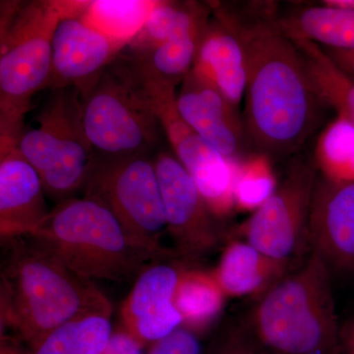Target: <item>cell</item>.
<instances>
[{"label": "cell", "mask_w": 354, "mask_h": 354, "mask_svg": "<svg viewBox=\"0 0 354 354\" xmlns=\"http://www.w3.org/2000/svg\"><path fill=\"white\" fill-rule=\"evenodd\" d=\"M227 298L213 272L183 267L174 297L181 327L197 337L206 332L218 320Z\"/></svg>", "instance_id": "obj_19"}, {"label": "cell", "mask_w": 354, "mask_h": 354, "mask_svg": "<svg viewBox=\"0 0 354 354\" xmlns=\"http://www.w3.org/2000/svg\"><path fill=\"white\" fill-rule=\"evenodd\" d=\"M157 2L148 0L81 2V17L106 38L127 48L143 29Z\"/></svg>", "instance_id": "obj_22"}, {"label": "cell", "mask_w": 354, "mask_h": 354, "mask_svg": "<svg viewBox=\"0 0 354 354\" xmlns=\"http://www.w3.org/2000/svg\"><path fill=\"white\" fill-rule=\"evenodd\" d=\"M322 6L339 10H354V0H326Z\"/></svg>", "instance_id": "obj_34"}, {"label": "cell", "mask_w": 354, "mask_h": 354, "mask_svg": "<svg viewBox=\"0 0 354 354\" xmlns=\"http://www.w3.org/2000/svg\"><path fill=\"white\" fill-rule=\"evenodd\" d=\"M307 243L332 277L354 281V183H335L318 176Z\"/></svg>", "instance_id": "obj_12"}, {"label": "cell", "mask_w": 354, "mask_h": 354, "mask_svg": "<svg viewBox=\"0 0 354 354\" xmlns=\"http://www.w3.org/2000/svg\"><path fill=\"white\" fill-rule=\"evenodd\" d=\"M148 354H204L199 339L181 327L151 344Z\"/></svg>", "instance_id": "obj_29"}, {"label": "cell", "mask_w": 354, "mask_h": 354, "mask_svg": "<svg viewBox=\"0 0 354 354\" xmlns=\"http://www.w3.org/2000/svg\"><path fill=\"white\" fill-rule=\"evenodd\" d=\"M208 354H265L245 326L230 325L212 342Z\"/></svg>", "instance_id": "obj_28"}, {"label": "cell", "mask_w": 354, "mask_h": 354, "mask_svg": "<svg viewBox=\"0 0 354 354\" xmlns=\"http://www.w3.org/2000/svg\"><path fill=\"white\" fill-rule=\"evenodd\" d=\"M102 354H143V346L124 330H113Z\"/></svg>", "instance_id": "obj_30"}, {"label": "cell", "mask_w": 354, "mask_h": 354, "mask_svg": "<svg viewBox=\"0 0 354 354\" xmlns=\"http://www.w3.org/2000/svg\"><path fill=\"white\" fill-rule=\"evenodd\" d=\"M322 48L339 68L354 78V51Z\"/></svg>", "instance_id": "obj_31"}, {"label": "cell", "mask_w": 354, "mask_h": 354, "mask_svg": "<svg viewBox=\"0 0 354 354\" xmlns=\"http://www.w3.org/2000/svg\"><path fill=\"white\" fill-rule=\"evenodd\" d=\"M317 179L315 167L304 160H295L274 194L235 230V239L290 265L307 243Z\"/></svg>", "instance_id": "obj_9"}, {"label": "cell", "mask_w": 354, "mask_h": 354, "mask_svg": "<svg viewBox=\"0 0 354 354\" xmlns=\"http://www.w3.org/2000/svg\"><path fill=\"white\" fill-rule=\"evenodd\" d=\"M290 39L301 51L310 79L324 104L334 108L337 118L354 128V78L339 68L322 46L308 39Z\"/></svg>", "instance_id": "obj_20"}, {"label": "cell", "mask_w": 354, "mask_h": 354, "mask_svg": "<svg viewBox=\"0 0 354 354\" xmlns=\"http://www.w3.org/2000/svg\"><path fill=\"white\" fill-rule=\"evenodd\" d=\"M176 95V88L151 78L136 58L120 53L82 99L94 162L148 156L165 135L162 109Z\"/></svg>", "instance_id": "obj_3"}, {"label": "cell", "mask_w": 354, "mask_h": 354, "mask_svg": "<svg viewBox=\"0 0 354 354\" xmlns=\"http://www.w3.org/2000/svg\"><path fill=\"white\" fill-rule=\"evenodd\" d=\"M167 232L184 260L200 259L225 241L220 221L209 209L196 184L176 156L162 152L155 160Z\"/></svg>", "instance_id": "obj_10"}, {"label": "cell", "mask_w": 354, "mask_h": 354, "mask_svg": "<svg viewBox=\"0 0 354 354\" xmlns=\"http://www.w3.org/2000/svg\"><path fill=\"white\" fill-rule=\"evenodd\" d=\"M41 176L34 167L13 148L0 160V236L2 243L29 236L50 209Z\"/></svg>", "instance_id": "obj_16"}, {"label": "cell", "mask_w": 354, "mask_h": 354, "mask_svg": "<svg viewBox=\"0 0 354 354\" xmlns=\"http://www.w3.org/2000/svg\"><path fill=\"white\" fill-rule=\"evenodd\" d=\"M26 237L90 281H131L153 263L178 257L136 241L111 209L85 196L57 204Z\"/></svg>", "instance_id": "obj_4"}, {"label": "cell", "mask_w": 354, "mask_h": 354, "mask_svg": "<svg viewBox=\"0 0 354 354\" xmlns=\"http://www.w3.org/2000/svg\"><path fill=\"white\" fill-rule=\"evenodd\" d=\"M36 122V127L23 130L16 148L38 171L46 194L59 204L83 189L94 164L84 132L79 91H53Z\"/></svg>", "instance_id": "obj_7"}, {"label": "cell", "mask_w": 354, "mask_h": 354, "mask_svg": "<svg viewBox=\"0 0 354 354\" xmlns=\"http://www.w3.org/2000/svg\"><path fill=\"white\" fill-rule=\"evenodd\" d=\"M165 136L176 158L192 177L209 209L218 218L235 209L234 183L239 160H230L204 141L181 118L176 99L162 111Z\"/></svg>", "instance_id": "obj_13"}, {"label": "cell", "mask_w": 354, "mask_h": 354, "mask_svg": "<svg viewBox=\"0 0 354 354\" xmlns=\"http://www.w3.org/2000/svg\"><path fill=\"white\" fill-rule=\"evenodd\" d=\"M176 104L193 131L227 160H239L246 136L237 109L193 69L181 83Z\"/></svg>", "instance_id": "obj_15"}, {"label": "cell", "mask_w": 354, "mask_h": 354, "mask_svg": "<svg viewBox=\"0 0 354 354\" xmlns=\"http://www.w3.org/2000/svg\"><path fill=\"white\" fill-rule=\"evenodd\" d=\"M1 329L11 328L34 351L64 324L93 314H113L94 281L84 278L30 237L4 242Z\"/></svg>", "instance_id": "obj_2"}, {"label": "cell", "mask_w": 354, "mask_h": 354, "mask_svg": "<svg viewBox=\"0 0 354 354\" xmlns=\"http://www.w3.org/2000/svg\"><path fill=\"white\" fill-rule=\"evenodd\" d=\"M288 266L234 239L223 249L212 272L227 298L260 297L288 274Z\"/></svg>", "instance_id": "obj_18"}, {"label": "cell", "mask_w": 354, "mask_h": 354, "mask_svg": "<svg viewBox=\"0 0 354 354\" xmlns=\"http://www.w3.org/2000/svg\"><path fill=\"white\" fill-rule=\"evenodd\" d=\"M0 354H32V351L17 335H1Z\"/></svg>", "instance_id": "obj_32"}, {"label": "cell", "mask_w": 354, "mask_h": 354, "mask_svg": "<svg viewBox=\"0 0 354 354\" xmlns=\"http://www.w3.org/2000/svg\"><path fill=\"white\" fill-rule=\"evenodd\" d=\"M113 330L111 314H93L51 332L32 354H102Z\"/></svg>", "instance_id": "obj_24"}, {"label": "cell", "mask_w": 354, "mask_h": 354, "mask_svg": "<svg viewBox=\"0 0 354 354\" xmlns=\"http://www.w3.org/2000/svg\"><path fill=\"white\" fill-rule=\"evenodd\" d=\"M9 12L1 26V153L17 146L22 120L32 109V97L46 88L50 81L51 39L62 15V2H34Z\"/></svg>", "instance_id": "obj_6"}, {"label": "cell", "mask_w": 354, "mask_h": 354, "mask_svg": "<svg viewBox=\"0 0 354 354\" xmlns=\"http://www.w3.org/2000/svg\"><path fill=\"white\" fill-rule=\"evenodd\" d=\"M80 7L81 2H62L51 39L53 64L46 88H76L83 99L125 48L88 26Z\"/></svg>", "instance_id": "obj_11"}, {"label": "cell", "mask_w": 354, "mask_h": 354, "mask_svg": "<svg viewBox=\"0 0 354 354\" xmlns=\"http://www.w3.org/2000/svg\"><path fill=\"white\" fill-rule=\"evenodd\" d=\"M171 260L158 261L147 267L135 279L121 306V330L143 348L183 326L174 297L183 266Z\"/></svg>", "instance_id": "obj_14"}, {"label": "cell", "mask_w": 354, "mask_h": 354, "mask_svg": "<svg viewBox=\"0 0 354 354\" xmlns=\"http://www.w3.org/2000/svg\"><path fill=\"white\" fill-rule=\"evenodd\" d=\"M278 185L267 156L260 153L239 160L234 183L235 209L254 213L274 194Z\"/></svg>", "instance_id": "obj_27"}, {"label": "cell", "mask_w": 354, "mask_h": 354, "mask_svg": "<svg viewBox=\"0 0 354 354\" xmlns=\"http://www.w3.org/2000/svg\"><path fill=\"white\" fill-rule=\"evenodd\" d=\"M315 157L321 176L335 183H354V128L337 118L319 138Z\"/></svg>", "instance_id": "obj_26"}, {"label": "cell", "mask_w": 354, "mask_h": 354, "mask_svg": "<svg viewBox=\"0 0 354 354\" xmlns=\"http://www.w3.org/2000/svg\"><path fill=\"white\" fill-rule=\"evenodd\" d=\"M203 32H188L149 50H131V55L149 76L176 88L194 66Z\"/></svg>", "instance_id": "obj_25"}, {"label": "cell", "mask_w": 354, "mask_h": 354, "mask_svg": "<svg viewBox=\"0 0 354 354\" xmlns=\"http://www.w3.org/2000/svg\"><path fill=\"white\" fill-rule=\"evenodd\" d=\"M206 11L194 4L158 1L145 25L127 48L145 50L188 32L204 31Z\"/></svg>", "instance_id": "obj_23"}, {"label": "cell", "mask_w": 354, "mask_h": 354, "mask_svg": "<svg viewBox=\"0 0 354 354\" xmlns=\"http://www.w3.org/2000/svg\"><path fill=\"white\" fill-rule=\"evenodd\" d=\"M278 22L290 38L308 39L324 48L354 51V10L321 4Z\"/></svg>", "instance_id": "obj_21"}, {"label": "cell", "mask_w": 354, "mask_h": 354, "mask_svg": "<svg viewBox=\"0 0 354 354\" xmlns=\"http://www.w3.org/2000/svg\"><path fill=\"white\" fill-rule=\"evenodd\" d=\"M82 190L111 209L136 241L167 248L160 242L167 230L164 202L155 162L148 156L94 162Z\"/></svg>", "instance_id": "obj_8"}, {"label": "cell", "mask_w": 354, "mask_h": 354, "mask_svg": "<svg viewBox=\"0 0 354 354\" xmlns=\"http://www.w3.org/2000/svg\"><path fill=\"white\" fill-rule=\"evenodd\" d=\"M339 354H354V313L341 328Z\"/></svg>", "instance_id": "obj_33"}, {"label": "cell", "mask_w": 354, "mask_h": 354, "mask_svg": "<svg viewBox=\"0 0 354 354\" xmlns=\"http://www.w3.org/2000/svg\"><path fill=\"white\" fill-rule=\"evenodd\" d=\"M333 277L315 254L258 298L245 324L265 354H339Z\"/></svg>", "instance_id": "obj_5"}, {"label": "cell", "mask_w": 354, "mask_h": 354, "mask_svg": "<svg viewBox=\"0 0 354 354\" xmlns=\"http://www.w3.org/2000/svg\"><path fill=\"white\" fill-rule=\"evenodd\" d=\"M221 18L241 41L245 59L246 140L267 157L297 152L318 127L323 106L304 55L278 20Z\"/></svg>", "instance_id": "obj_1"}, {"label": "cell", "mask_w": 354, "mask_h": 354, "mask_svg": "<svg viewBox=\"0 0 354 354\" xmlns=\"http://www.w3.org/2000/svg\"><path fill=\"white\" fill-rule=\"evenodd\" d=\"M192 69L239 109L245 94V59L241 41L221 18L205 28Z\"/></svg>", "instance_id": "obj_17"}]
</instances>
